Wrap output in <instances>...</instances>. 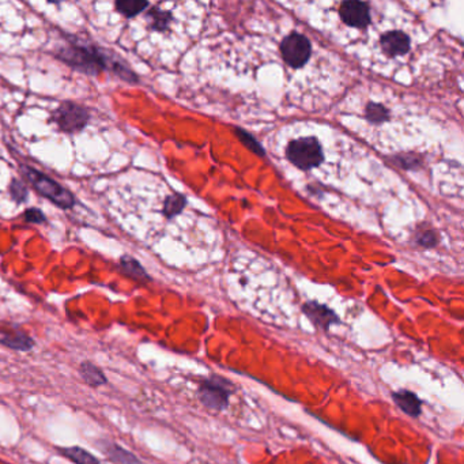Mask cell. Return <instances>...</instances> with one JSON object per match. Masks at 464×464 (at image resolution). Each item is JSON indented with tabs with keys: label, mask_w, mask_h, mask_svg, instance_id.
<instances>
[{
	"label": "cell",
	"mask_w": 464,
	"mask_h": 464,
	"mask_svg": "<svg viewBox=\"0 0 464 464\" xmlns=\"http://www.w3.org/2000/svg\"><path fill=\"white\" fill-rule=\"evenodd\" d=\"M70 41L56 51V58L71 68L88 75H98L109 71L128 83H138L139 78L115 52L82 43L75 37H67Z\"/></svg>",
	"instance_id": "6da1fadb"
},
{
	"label": "cell",
	"mask_w": 464,
	"mask_h": 464,
	"mask_svg": "<svg viewBox=\"0 0 464 464\" xmlns=\"http://www.w3.org/2000/svg\"><path fill=\"white\" fill-rule=\"evenodd\" d=\"M285 157L294 168L312 172L323 165L325 147L317 137L301 135L288 142L285 147Z\"/></svg>",
	"instance_id": "7a4b0ae2"
},
{
	"label": "cell",
	"mask_w": 464,
	"mask_h": 464,
	"mask_svg": "<svg viewBox=\"0 0 464 464\" xmlns=\"http://www.w3.org/2000/svg\"><path fill=\"white\" fill-rule=\"evenodd\" d=\"M21 172H22L23 179L31 184V188L37 194L47 198L48 201L55 203L63 210H68V209L74 207V204H75L74 195L67 188L60 186L58 181H55L53 179L48 177L47 174L31 168L29 165H25V164L21 165Z\"/></svg>",
	"instance_id": "3957f363"
},
{
	"label": "cell",
	"mask_w": 464,
	"mask_h": 464,
	"mask_svg": "<svg viewBox=\"0 0 464 464\" xmlns=\"http://www.w3.org/2000/svg\"><path fill=\"white\" fill-rule=\"evenodd\" d=\"M233 392L234 386L228 379L219 374H213L201 381L198 396L206 408L221 413L229 406Z\"/></svg>",
	"instance_id": "277c9868"
},
{
	"label": "cell",
	"mask_w": 464,
	"mask_h": 464,
	"mask_svg": "<svg viewBox=\"0 0 464 464\" xmlns=\"http://www.w3.org/2000/svg\"><path fill=\"white\" fill-rule=\"evenodd\" d=\"M279 51L286 65H289L294 70H298L310 62L312 43L305 34L293 31L280 41Z\"/></svg>",
	"instance_id": "5b68a950"
},
{
	"label": "cell",
	"mask_w": 464,
	"mask_h": 464,
	"mask_svg": "<svg viewBox=\"0 0 464 464\" xmlns=\"http://www.w3.org/2000/svg\"><path fill=\"white\" fill-rule=\"evenodd\" d=\"M53 122L68 134L83 130L89 123V112L73 101H65L53 113Z\"/></svg>",
	"instance_id": "8992f818"
},
{
	"label": "cell",
	"mask_w": 464,
	"mask_h": 464,
	"mask_svg": "<svg viewBox=\"0 0 464 464\" xmlns=\"http://www.w3.org/2000/svg\"><path fill=\"white\" fill-rule=\"evenodd\" d=\"M377 47L389 60L404 58L411 51V38L406 31L391 29L380 34Z\"/></svg>",
	"instance_id": "52a82bcc"
},
{
	"label": "cell",
	"mask_w": 464,
	"mask_h": 464,
	"mask_svg": "<svg viewBox=\"0 0 464 464\" xmlns=\"http://www.w3.org/2000/svg\"><path fill=\"white\" fill-rule=\"evenodd\" d=\"M371 4L365 1H344L339 7L342 22L352 29H365L371 22Z\"/></svg>",
	"instance_id": "ba28073f"
},
{
	"label": "cell",
	"mask_w": 464,
	"mask_h": 464,
	"mask_svg": "<svg viewBox=\"0 0 464 464\" xmlns=\"http://www.w3.org/2000/svg\"><path fill=\"white\" fill-rule=\"evenodd\" d=\"M302 312L310 319V322L316 327L328 331L331 325H339V317L327 305L319 304L316 301H310L302 305Z\"/></svg>",
	"instance_id": "9c48e42d"
},
{
	"label": "cell",
	"mask_w": 464,
	"mask_h": 464,
	"mask_svg": "<svg viewBox=\"0 0 464 464\" xmlns=\"http://www.w3.org/2000/svg\"><path fill=\"white\" fill-rule=\"evenodd\" d=\"M0 344L14 352L28 353L34 349L36 341L26 332L11 328L0 331Z\"/></svg>",
	"instance_id": "30bf717a"
},
{
	"label": "cell",
	"mask_w": 464,
	"mask_h": 464,
	"mask_svg": "<svg viewBox=\"0 0 464 464\" xmlns=\"http://www.w3.org/2000/svg\"><path fill=\"white\" fill-rule=\"evenodd\" d=\"M392 399L395 404L402 410L404 414L410 417L418 418L422 413V401L408 389H399L392 394Z\"/></svg>",
	"instance_id": "8fae6325"
},
{
	"label": "cell",
	"mask_w": 464,
	"mask_h": 464,
	"mask_svg": "<svg viewBox=\"0 0 464 464\" xmlns=\"http://www.w3.org/2000/svg\"><path fill=\"white\" fill-rule=\"evenodd\" d=\"M79 374L89 387L98 388L108 384V377L105 376L104 371L92 361H83L79 365Z\"/></svg>",
	"instance_id": "7c38bea8"
},
{
	"label": "cell",
	"mask_w": 464,
	"mask_h": 464,
	"mask_svg": "<svg viewBox=\"0 0 464 464\" xmlns=\"http://www.w3.org/2000/svg\"><path fill=\"white\" fill-rule=\"evenodd\" d=\"M102 449L109 459L116 464H144L137 455L116 443H104Z\"/></svg>",
	"instance_id": "4fadbf2b"
},
{
	"label": "cell",
	"mask_w": 464,
	"mask_h": 464,
	"mask_svg": "<svg viewBox=\"0 0 464 464\" xmlns=\"http://www.w3.org/2000/svg\"><path fill=\"white\" fill-rule=\"evenodd\" d=\"M364 113L367 122L371 125H381L391 120V109L381 102H368Z\"/></svg>",
	"instance_id": "5bb4252c"
},
{
	"label": "cell",
	"mask_w": 464,
	"mask_h": 464,
	"mask_svg": "<svg viewBox=\"0 0 464 464\" xmlns=\"http://www.w3.org/2000/svg\"><path fill=\"white\" fill-rule=\"evenodd\" d=\"M59 452L74 464H101L92 452L82 447H65L59 448Z\"/></svg>",
	"instance_id": "9a60e30c"
},
{
	"label": "cell",
	"mask_w": 464,
	"mask_h": 464,
	"mask_svg": "<svg viewBox=\"0 0 464 464\" xmlns=\"http://www.w3.org/2000/svg\"><path fill=\"white\" fill-rule=\"evenodd\" d=\"M120 267L124 271V274H127L128 277H132L134 279H138V280H150V277L147 275L146 270L142 267V264L131 258V256H123L120 259Z\"/></svg>",
	"instance_id": "2e32d148"
},
{
	"label": "cell",
	"mask_w": 464,
	"mask_h": 464,
	"mask_svg": "<svg viewBox=\"0 0 464 464\" xmlns=\"http://www.w3.org/2000/svg\"><path fill=\"white\" fill-rule=\"evenodd\" d=\"M150 4L143 0H119L116 1V9L127 18L139 16Z\"/></svg>",
	"instance_id": "e0dca14e"
},
{
	"label": "cell",
	"mask_w": 464,
	"mask_h": 464,
	"mask_svg": "<svg viewBox=\"0 0 464 464\" xmlns=\"http://www.w3.org/2000/svg\"><path fill=\"white\" fill-rule=\"evenodd\" d=\"M147 19H150V25L154 31H165L171 23L172 14L169 11L153 9L152 11L147 13Z\"/></svg>",
	"instance_id": "ac0fdd59"
},
{
	"label": "cell",
	"mask_w": 464,
	"mask_h": 464,
	"mask_svg": "<svg viewBox=\"0 0 464 464\" xmlns=\"http://www.w3.org/2000/svg\"><path fill=\"white\" fill-rule=\"evenodd\" d=\"M186 199L183 195H171L165 199V204H164V214L168 218H173L177 214H180L184 207H186Z\"/></svg>",
	"instance_id": "d6986e66"
},
{
	"label": "cell",
	"mask_w": 464,
	"mask_h": 464,
	"mask_svg": "<svg viewBox=\"0 0 464 464\" xmlns=\"http://www.w3.org/2000/svg\"><path fill=\"white\" fill-rule=\"evenodd\" d=\"M438 237L432 229H422L417 236V243L421 247L432 248L437 244Z\"/></svg>",
	"instance_id": "ffe728a7"
},
{
	"label": "cell",
	"mask_w": 464,
	"mask_h": 464,
	"mask_svg": "<svg viewBox=\"0 0 464 464\" xmlns=\"http://www.w3.org/2000/svg\"><path fill=\"white\" fill-rule=\"evenodd\" d=\"M10 192H11L13 198H14L18 203H22V201H26V196H28V188H26V186H25L22 181H19V180L14 179V180L11 181V186H10Z\"/></svg>",
	"instance_id": "44dd1931"
},
{
	"label": "cell",
	"mask_w": 464,
	"mask_h": 464,
	"mask_svg": "<svg viewBox=\"0 0 464 464\" xmlns=\"http://www.w3.org/2000/svg\"><path fill=\"white\" fill-rule=\"evenodd\" d=\"M25 221L31 223H43L46 222V216L40 209H28L25 211Z\"/></svg>",
	"instance_id": "7402d4cb"
},
{
	"label": "cell",
	"mask_w": 464,
	"mask_h": 464,
	"mask_svg": "<svg viewBox=\"0 0 464 464\" xmlns=\"http://www.w3.org/2000/svg\"><path fill=\"white\" fill-rule=\"evenodd\" d=\"M238 135H240L241 139L244 140V143L248 144V147H249L251 150H253V152H256V153H259V154H263V149L259 146V143L253 139L249 134L244 132V131H238Z\"/></svg>",
	"instance_id": "603a6c76"
}]
</instances>
